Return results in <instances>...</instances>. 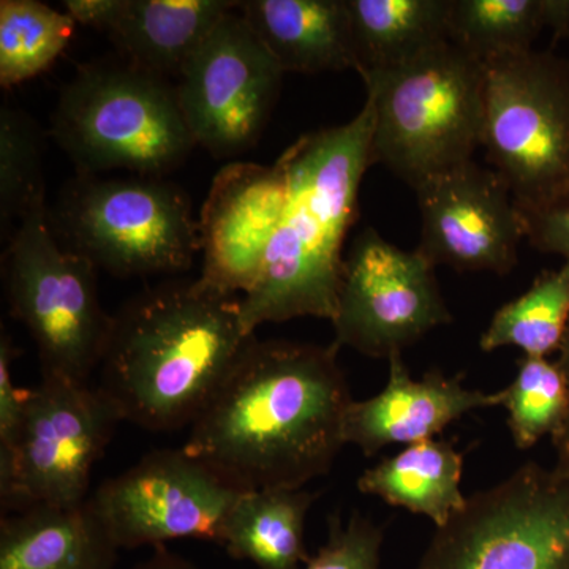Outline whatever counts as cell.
<instances>
[{"instance_id":"cell-1","label":"cell","mask_w":569,"mask_h":569,"mask_svg":"<svg viewBox=\"0 0 569 569\" xmlns=\"http://www.w3.org/2000/svg\"><path fill=\"white\" fill-rule=\"evenodd\" d=\"M339 350L254 337L182 448L238 492L301 489L325 477L347 445L355 400Z\"/></svg>"},{"instance_id":"cell-2","label":"cell","mask_w":569,"mask_h":569,"mask_svg":"<svg viewBox=\"0 0 569 569\" xmlns=\"http://www.w3.org/2000/svg\"><path fill=\"white\" fill-rule=\"evenodd\" d=\"M241 310L238 296L176 279L112 313L99 388L122 421L152 432L192 427L254 339Z\"/></svg>"},{"instance_id":"cell-3","label":"cell","mask_w":569,"mask_h":569,"mask_svg":"<svg viewBox=\"0 0 569 569\" xmlns=\"http://www.w3.org/2000/svg\"><path fill=\"white\" fill-rule=\"evenodd\" d=\"M372 127L366 100L350 121L302 134L279 157L287 201L260 279L242 298L247 335L295 318H335L348 233L358 217L362 179L373 164Z\"/></svg>"},{"instance_id":"cell-4","label":"cell","mask_w":569,"mask_h":569,"mask_svg":"<svg viewBox=\"0 0 569 569\" xmlns=\"http://www.w3.org/2000/svg\"><path fill=\"white\" fill-rule=\"evenodd\" d=\"M372 107V163L411 189L473 160L485 127L486 66L452 41L358 73Z\"/></svg>"},{"instance_id":"cell-5","label":"cell","mask_w":569,"mask_h":569,"mask_svg":"<svg viewBox=\"0 0 569 569\" xmlns=\"http://www.w3.org/2000/svg\"><path fill=\"white\" fill-rule=\"evenodd\" d=\"M51 134L77 174L163 178L197 148L176 84L126 61L81 66L59 93Z\"/></svg>"},{"instance_id":"cell-6","label":"cell","mask_w":569,"mask_h":569,"mask_svg":"<svg viewBox=\"0 0 569 569\" xmlns=\"http://www.w3.org/2000/svg\"><path fill=\"white\" fill-rule=\"evenodd\" d=\"M48 219L63 247L121 279L181 274L201 252L189 193L163 178L77 174Z\"/></svg>"},{"instance_id":"cell-7","label":"cell","mask_w":569,"mask_h":569,"mask_svg":"<svg viewBox=\"0 0 569 569\" xmlns=\"http://www.w3.org/2000/svg\"><path fill=\"white\" fill-rule=\"evenodd\" d=\"M96 268L63 247L48 208L29 213L3 254L10 316L28 328L39 351L41 377L89 383L102 365L112 316L100 302Z\"/></svg>"},{"instance_id":"cell-8","label":"cell","mask_w":569,"mask_h":569,"mask_svg":"<svg viewBox=\"0 0 569 569\" xmlns=\"http://www.w3.org/2000/svg\"><path fill=\"white\" fill-rule=\"evenodd\" d=\"M486 66L481 148L523 213L569 197V59L526 51Z\"/></svg>"},{"instance_id":"cell-9","label":"cell","mask_w":569,"mask_h":569,"mask_svg":"<svg viewBox=\"0 0 569 569\" xmlns=\"http://www.w3.org/2000/svg\"><path fill=\"white\" fill-rule=\"evenodd\" d=\"M415 569H569V477L526 462L467 497Z\"/></svg>"},{"instance_id":"cell-10","label":"cell","mask_w":569,"mask_h":569,"mask_svg":"<svg viewBox=\"0 0 569 569\" xmlns=\"http://www.w3.org/2000/svg\"><path fill=\"white\" fill-rule=\"evenodd\" d=\"M121 422L99 387L41 377L29 389L17 447L0 463L2 516L88 501L93 467Z\"/></svg>"},{"instance_id":"cell-11","label":"cell","mask_w":569,"mask_h":569,"mask_svg":"<svg viewBox=\"0 0 569 569\" xmlns=\"http://www.w3.org/2000/svg\"><path fill=\"white\" fill-rule=\"evenodd\" d=\"M436 269L418 249H400L376 228H365L346 257L331 320L336 346L389 359L452 323Z\"/></svg>"},{"instance_id":"cell-12","label":"cell","mask_w":569,"mask_h":569,"mask_svg":"<svg viewBox=\"0 0 569 569\" xmlns=\"http://www.w3.org/2000/svg\"><path fill=\"white\" fill-rule=\"evenodd\" d=\"M283 74L238 7L231 10L183 66L176 84L197 146L216 159L252 149L274 110Z\"/></svg>"},{"instance_id":"cell-13","label":"cell","mask_w":569,"mask_h":569,"mask_svg":"<svg viewBox=\"0 0 569 569\" xmlns=\"http://www.w3.org/2000/svg\"><path fill=\"white\" fill-rule=\"evenodd\" d=\"M238 490L186 449H153L89 497L119 549L162 548L178 539L219 545Z\"/></svg>"},{"instance_id":"cell-14","label":"cell","mask_w":569,"mask_h":569,"mask_svg":"<svg viewBox=\"0 0 569 569\" xmlns=\"http://www.w3.org/2000/svg\"><path fill=\"white\" fill-rule=\"evenodd\" d=\"M421 216L418 250L436 266L507 276L527 239L526 213L492 170L468 160L415 187Z\"/></svg>"},{"instance_id":"cell-15","label":"cell","mask_w":569,"mask_h":569,"mask_svg":"<svg viewBox=\"0 0 569 569\" xmlns=\"http://www.w3.org/2000/svg\"><path fill=\"white\" fill-rule=\"evenodd\" d=\"M287 201V171L274 164L231 162L211 183L200 224L201 283L244 298L253 290Z\"/></svg>"},{"instance_id":"cell-16","label":"cell","mask_w":569,"mask_h":569,"mask_svg":"<svg viewBox=\"0 0 569 569\" xmlns=\"http://www.w3.org/2000/svg\"><path fill=\"white\" fill-rule=\"evenodd\" d=\"M388 362L387 387L369 399L353 400L347 411V445H355L367 458L392 445L433 440L470 411L498 407L496 392L467 388L463 373L448 377L433 369L415 378L402 355Z\"/></svg>"},{"instance_id":"cell-17","label":"cell","mask_w":569,"mask_h":569,"mask_svg":"<svg viewBox=\"0 0 569 569\" xmlns=\"http://www.w3.org/2000/svg\"><path fill=\"white\" fill-rule=\"evenodd\" d=\"M238 10L283 73L358 70L347 0H247Z\"/></svg>"},{"instance_id":"cell-18","label":"cell","mask_w":569,"mask_h":569,"mask_svg":"<svg viewBox=\"0 0 569 569\" xmlns=\"http://www.w3.org/2000/svg\"><path fill=\"white\" fill-rule=\"evenodd\" d=\"M119 546L88 501L0 520V569H114Z\"/></svg>"},{"instance_id":"cell-19","label":"cell","mask_w":569,"mask_h":569,"mask_svg":"<svg viewBox=\"0 0 569 569\" xmlns=\"http://www.w3.org/2000/svg\"><path fill=\"white\" fill-rule=\"evenodd\" d=\"M238 7L228 0H123L110 32L123 61L178 78L216 26Z\"/></svg>"},{"instance_id":"cell-20","label":"cell","mask_w":569,"mask_h":569,"mask_svg":"<svg viewBox=\"0 0 569 569\" xmlns=\"http://www.w3.org/2000/svg\"><path fill=\"white\" fill-rule=\"evenodd\" d=\"M318 493L301 489L241 492L224 519L220 546L258 569H305L306 519Z\"/></svg>"},{"instance_id":"cell-21","label":"cell","mask_w":569,"mask_h":569,"mask_svg":"<svg viewBox=\"0 0 569 569\" xmlns=\"http://www.w3.org/2000/svg\"><path fill=\"white\" fill-rule=\"evenodd\" d=\"M462 473V452L451 441L433 438L381 459L359 477L358 489L391 507L425 516L437 529L466 505Z\"/></svg>"},{"instance_id":"cell-22","label":"cell","mask_w":569,"mask_h":569,"mask_svg":"<svg viewBox=\"0 0 569 569\" xmlns=\"http://www.w3.org/2000/svg\"><path fill=\"white\" fill-rule=\"evenodd\" d=\"M452 0H347L358 70L387 69L449 40Z\"/></svg>"},{"instance_id":"cell-23","label":"cell","mask_w":569,"mask_h":569,"mask_svg":"<svg viewBox=\"0 0 569 569\" xmlns=\"http://www.w3.org/2000/svg\"><path fill=\"white\" fill-rule=\"evenodd\" d=\"M545 29L569 37V0H452L449 40L482 63L533 50Z\"/></svg>"},{"instance_id":"cell-24","label":"cell","mask_w":569,"mask_h":569,"mask_svg":"<svg viewBox=\"0 0 569 569\" xmlns=\"http://www.w3.org/2000/svg\"><path fill=\"white\" fill-rule=\"evenodd\" d=\"M569 326V261L545 269L526 293L518 296L490 318L479 339L486 353L515 347L531 358L559 353Z\"/></svg>"},{"instance_id":"cell-25","label":"cell","mask_w":569,"mask_h":569,"mask_svg":"<svg viewBox=\"0 0 569 569\" xmlns=\"http://www.w3.org/2000/svg\"><path fill=\"white\" fill-rule=\"evenodd\" d=\"M77 22L39 0L0 2V84L10 89L50 69L73 39Z\"/></svg>"},{"instance_id":"cell-26","label":"cell","mask_w":569,"mask_h":569,"mask_svg":"<svg viewBox=\"0 0 569 569\" xmlns=\"http://www.w3.org/2000/svg\"><path fill=\"white\" fill-rule=\"evenodd\" d=\"M496 395L498 407L508 411V429L519 449H530L542 438L559 436L567 422V378L559 362L549 358L518 359L515 380Z\"/></svg>"},{"instance_id":"cell-27","label":"cell","mask_w":569,"mask_h":569,"mask_svg":"<svg viewBox=\"0 0 569 569\" xmlns=\"http://www.w3.org/2000/svg\"><path fill=\"white\" fill-rule=\"evenodd\" d=\"M47 208L41 134L28 112L3 104L0 108V224L10 239L11 230L36 211Z\"/></svg>"},{"instance_id":"cell-28","label":"cell","mask_w":569,"mask_h":569,"mask_svg":"<svg viewBox=\"0 0 569 569\" xmlns=\"http://www.w3.org/2000/svg\"><path fill=\"white\" fill-rule=\"evenodd\" d=\"M385 529L372 519L355 512L343 520L328 519V538L310 557L305 569H381Z\"/></svg>"},{"instance_id":"cell-29","label":"cell","mask_w":569,"mask_h":569,"mask_svg":"<svg viewBox=\"0 0 569 569\" xmlns=\"http://www.w3.org/2000/svg\"><path fill=\"white\" fill-rule=\"evenodd\" d=\"M18 348L13 339L2 331L0 337V463L10 459L20 437L22 419H24L26 402L29 389L14 385L13 366L18 358Z\"/></svg>"},{"instance_id":"cell-30","label":"cell","mask_w":569,"mask_h":569,"mask_svg":"<svg viewBox=\"0 0 569 569\" xmlns=\"http://www.w3.org/2000/svg\"><path fill=\"white\" fill-rule=\"evenodd\" d=\"M526 219L527 239L535 249L569 261V197L545 211L526 213Z\"/></svg>"},{"instance_id":"cell-31","label":"cell","mask_w":569,"mask_h":569,"mask_svg":"<svg viewBox=\"0 0 569 569\" xmlns=\"http://www.w3.org/2000/svg\"><path fill=\"white\" fill-rule=\"evenodd\" d=\"M123 0H66L63 9L77 24L108 33L118 20Z\"/></svg>"},{"instance_id":"cell-32","label":"cell","mask_w":569,"mask_h":569,"mask_svg":"<svg viewBox=\"0 0 569 569\" xmlns=\"http://www.w3.org/2000/svg\"><path fill=\"white\" fill-rule=\"evenodd\" d=\"M557 362H559L560 369L563 370L569 389V326L563 343H561ZM552 445L557 452L556 466L553 468L559 473L565 475V477H569V415L567 422L561 427L559 436L552 438Z\"/></svg>"},{"instance_id":"cell-33","label":"cell","mask_w":569,"mask_h":569,"mask_svg":"<svg viewBox=\"0 0 569 569\" xmlns=\"http://www.w3.org/2000/svg\"><path fill=\"white\" fill-rule=\"evenodd\" d=\"M132 569H200V567L181 553H176L167 546H162V548L152 549L151 556Z\"/></svg>"},{"instance_id":"cell-34","label":"cell","mask_w":569,"mask_h":569,"mask_svg":"<svg viewBox=\"0 0 569 569\" xmlns=\"http://www.w3.org/2000/svg\"><path fill=\"white\" fill-rule=\"evenodd\" d=\"M568 40H569V37H568Z\"/></svg>"}]
</instances>
